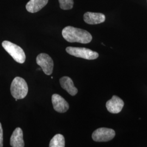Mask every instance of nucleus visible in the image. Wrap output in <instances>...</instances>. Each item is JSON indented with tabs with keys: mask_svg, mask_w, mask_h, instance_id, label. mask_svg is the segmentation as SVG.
<instances>
[{
	"mask_svg": "<svg viewBox=\"0 0 147 147\" xmlns=\"http://www.w3.org/2000/svg\"><path fill=\"white\" fill-rule=\"evenodd\" d=\"M36 61L42 69L44 73L47 75H51L53 69V61L50 56L47 53H42L38 55L36 58Z\"/></svg>",
	"mask_w": 147,
	"mask_h": 147,
	"instance_id": "423d86ee",
	"label": "nucleus"
},
{
	"mask_svg": "<svg viewBox=\"0 0 147 147\" xmlns=\"http://www.w3.org/2000/svg\"><path fill=\"white\" fill-rule=\"evenodd\" d=\"M28 86L26 81L20 77H16L13 80L11 86V94L16 99H22L26 96Z\"/></svg>",
	"mask_w": 147,
	"mask_h": 147,
	"instance_id": "f03ea898",
	"label": "nucleus"
},
{
	"mask_svg": "<svg viewBox=\"0 0 147 147\" xmlns=\"http://www.w3.org/2000/svg\"><path fill=\"white\" fill-rule=\"evenodd\" d=\"M49 0H30L26 5L27 11L34 13L41 10L47 5Z\"/></svg>",
	"mask_w": 147,
	"mask_h": 147,
	"instance_id": "f8f14e48",
	"label": "nucleus"
},
{
	"mask_svg": "<svg viewBox=\"0 0 147 147\" xmlns=\"http://www.w3.org/2000/svg\"><path fill=\"white\" fill-rule=\"evenodd\" d=\"M52 102L54 110L59 113H65L68 110L69 106L68 102L59 94L53 95Z\"/></svg>",
	"mask_w": 147,
	"mask_h": 147,
	"instance_id": "6e6552de",
	"label": "nucleus"
},
{
	"mask_svg": "<svg viewBox=\"0 0 147 147\" xmlns=\"http://www.w3.org/2000/svg\"><path fill=\"white\" fill-rule=\"evenodd\" d=\"M49 147H65V140L63 135L61 134H57L55 135L50 141Z\"/></svg>",
	"mask_w": 147,
	"mask_h": 147,
	"instance_id": "ddd939ff",
	"label": "nucleus"
},
{
	"mask_svg": "<svg viewBox=\"0 0 147 147\" xmlns=\"http://www.w3.org/2000/svg\"><path fill=\"white\" fill-rule=\"evenodd\" d=\"M59 82L62 88L65 90L69 94L74 96L78 92V90L75 87L73 81L68 76H63L59 80Z\"/></svg>",
	"mask_w": 147,
	"mask_h": 147,
	"instance_id": "9b49d317",
	"label": "nucleus"
},
{
	"mask_svg": "<svg viewBox=\"0 0 147 147\" xmlns=\"http://www.w3.org/2000/svg\"><path fill=\"white\" fill-rule=\"evenodd\" d=\"M3 146V129L2 127V125L0 123V147H2Z\"/></svg>",
	"mask_w": 147,
	"mask_h": 147,
	"instance_id": "2eb2a0df",
	"label": "nucleus"
},
{
	"mask_svg": "<svg viewBox=\"0 0 147 147\" xmlns=\"http://www.w3.org/2000/svg\"><path fill=\"white\" fill-rule=\"evenodd\" d=\"M10 144L13 147H24L25 143L23 139V132L20 127H17L13 132L10 140Z\"/></svg>",
	"mask_w": 147,
	"mask_h": 147,
	"instance_id": "9d476101",
	"label": "nucleus"
},
{
	"mask_svg": "<svg viewBox=\"0 0 147 147\" xmlns=\"http://www.w3.org/2000/svg\"><path fill=\"white\" fill-rule=\"evenodd\" d=\"M105 16L100 13L86 12L84 16V22L89 25H96L105 21Z\"/></svg>",
	"mask_w": 147,
	"mask_h": 147,
	"instance_id": "1a4fd4ad",
	"label": "nucleus"
},
{
	"mask_svg": "<svg viewBox=\"0 0 147 147\" xmlns=\"http://www.w3.org/2000/svg\"><path fill=\"white\" fill-rule=\"evenodd\" d=\"M66 51L69 55L75 57L88 60L95 59L99 57L98 53L85 47H69L66 48Z\"/></svg>",
	"mask_w": 147,
	"mask_h": 147,
	"instance_id": "20e7f679",
	"label": "nucleus"
},
{
	"mask_svg": "<svg viewBox=\"0 0 147 147\" xmlns=\"http://www.w3.org/2000/svg\"><path fill=\"white\" fill-rule=\"evenodd\" d=\"M2 45L5 51L18 63H24L26 60V55L24 50L19 46L9 41H3Z\"/></svg>",
	"mask_w": 147,
	"mask_h": 147,
	"instance_id": "7ed1b4c3",
	"label": "nucleus"
},
{
	"mask_svg": "<svg viewBox=\"0 0 147 147\" xmlns=\"http://www.w3.org/2000/svg\"><path fill=\"white\" fill-rule=\"evenodd\" d=\"M62 33L63 38L68 42L88 44L92 40V36L88 32L73 26L65 27Z\"/></svg>",
	"mask_w": 147,
	"mask_h": 147,
	"instance_id": "f257e3e1",
	"label": "nucleus"
},
{
	"mask_svg": "<svg viewBox=\"0 0 147 147\" xmlns=\"http://www.w3.org/2000/svg\"><path fill=\"white\" fill-rule=\"evenodd\" d=\"M116 135L115 131L112 129L100 127L93 132L92 138L95 142H107L112 140Z\"/></svg>",
	"mask_w": 147,
	"mask_h": 147,
	"instance_id": "39448f33",
	"label": "nucleus"
},
{
	"mask_svg": "<svg viewBox=\"0 0 147 147\" xmlns=\"http://www.w3.org/2000/svg\"><path fill=\"white\" fill-rule=\"evenodd\" d=\"M124 105L123 100L117 95H113L110 100L106 102L107 110L111 113L117 114L121 112Z\"/></svg>",
	"mask_w": 147,
	"mask_h": 147,
	"instance_id": "0eeeda50",
	"label": "nucleus"
},
{
	"mask_svg": "<svg viewBox=\"0 0 147 147\" xmlns=\"http://www.w3.org/2000/svg\"><path fill=\"white\" fill-rule=\"evenodd\" d=\"M60 8L63 10H69L73 8V0H58Z\"/></svg>",
	"mask_w": 147,
	"mask_h": 147,
	"instance_id": "4468645a",
	"label": "nucleus"
}]
</instances>
